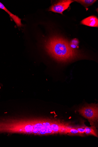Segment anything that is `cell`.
<instances>
[{
    "label": "cell",
    "mask_w": 98,
    "mask_h": 147,
    "mask_svg": "<svg viewBox=\"0 0 98 147\" xmlns=\"http://www.w3.org/2000/svg\"><path fill=\"white\" fill-rule=\"evenodd\" d=\"M0 9L3 10L7 12L14 21L15 22L18 26L21 27L22 25L21 19L17 16L12 14L11 12L7 9L3 4L1 2H0Z\"/></svg>",
    "instance_id": "obj_5"
},
{
    "label": "cell",
    "mask_w": 98,
    "mask_h": 147,
    "mask_svg": "<svg viewBox=\"0 0 98 147\" xmlns=\"http://www.w3.org/2000/svg\"><path fill=\"white\" fill-rule=\"evenodd\" d=\"M85 127L79 128H75L78 131L79 133H83L85 132Z\"/></svg>",
    "instance_id": "obj_11"
},
{
    "label": "cell",
    "mask_w": 98,
    "mask_h": 147,
    "mask_svg": "<svg viewBox=\"0 0 98 147\" xmlns=\"http://www.w3.org/2000/svg\"><path fill=\"white\" fill-rule=\"evenodd\" d=\"M47 52L57 61L66 62L78 57V53L65 39L57 37L50 38L46 45Z\"/></svg>",
    "instance_id": "obj_1"
},
{
    "label": "cell",
    "mask_w": 98,
    "mask_h": 147,
    "mask_svg": "<svg viewBox=\"0 0 98 147\" xmlns=\"http://www.w3.org/2000/svg\"><path fill=\"white\" fill-rule=\"evenodd\" d=\"M64 131L65 132L70 133L74 134H76L79 133L78 130L75 128H70L65 126L64 127L62 132H63Z\"/></svg>",
    "instance_id": "obj_9"
},
{
    "label": "cell",
    "mask_w": 98,
    "mask_h": 147,
    "mask_svg": "<svg viewBox=\"0 0 98 147\" xmlns=\"http://www.w3.org/2000/svg\"><path fill=\"white\" fill-rule=\"evenodd\" d=\"M81 24L93 27H98V19L94 16H91L86 18L81 22Z\"/></svg>",
    "instance_id": "obj_4"
},
{
    "label": "cell",
    "mask_w": 98,
    "mask_h": 147,
    "mask_svg": "<svg viewBox=\"0 0 98 147\" xmlns=\"http://www.w3.org/2000/svg\"><path fill=\"white\" fill-rule=\"evenodd\" d=\"M74 2V1L72 0L60 1L52 5L49 8V11L63 14V11L67 9L70 5Z\"/></svg>",
    "instance_id": "obj_3"
},
{
    "label": "cell",
    "mask_w": 98,
    "mask_h": 147,
    "mask_svg": "<svg viewBox=\"0 0 98 147\" xmlns=\"http://www.w3.org/2000/svg\"><path fill=\"white\" fill-rule=\"evenodd\" d=\"M70 43L71 44H70V45L71 47L73 46L74 47H76L77 46V45L78 43V40L76 38L72 40Z\"/></svg>",
    "instance_id": "obj_10"
},
{
    "label": "cell",
    "mask_w": 98,
    "mask_h": 147,
    "mask_svg": "<svg viewBox=\"0 0 98 147\" xmlns=\"http://www.w3.org/2000/svg\"><path fill=\"white\" fill-rule=\"evenodd\" d=\"M51 126L53 131L54 133L62 132L65 127V126L62 125L58 123H51Z\"/></svg>",
    "instance_id": "obj_6"
},
{
    "label": "cell",
    "mask_w": 98,
    "mask_h": 147,
    "mask_svg": "<svg viewBox=\"0 0 98 147\" xmlns=\"http://www.w3.org/2000/svg\"><path fill=\"white\" fill-rule=\"evenodd\" d=\"M74 1L80 3L85 7H87L92 5L97 1L96 0H76Z\"/></svg>",
    "instance_id": "obj_7"
},
{
    "label": "cell",
    "mask_w": 98,
    "mask_h": 147,
    "mask_svg": "<svg viewBox=\"0 0 98 147\" xmlns=\"http://www.w3.org/2000/svg\"><path fill=\"white\" fill-rule=\"evenodd\" d=\"M85 128V133H86V134L93 135L95 137H97L96 132V129L95 127H86Z\"/></svg>",
    "instance_id": "obj_8"
},
{
    "label": "cell",
    "mask_w": 98,
    "mask_h": 147,
    "mask_svg": "<svg viewBox=\"0 0 98 147\" xmlns=\"http://www.w3.org/2000/svg\"><path fill=\"white\" fill-rule=\"evenodd\" d=\"M79 111L89 121L94 122L98 119V107L96 105H87L80 109Z\"/></svg>",
    "instance_id": "obj_2"
}]
</instances>
